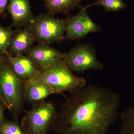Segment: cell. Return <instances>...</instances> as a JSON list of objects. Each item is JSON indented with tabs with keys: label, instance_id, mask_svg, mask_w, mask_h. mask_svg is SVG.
Segmentation results:
<instances>
[{
	"label": "cell",
	"instance_id": "obj_1",
	"mask_svg": "<svg viewBox=\"0 0 134 134\" xmlns=\"http://www.w3.org/2000/svg\"><path fill=\"white\" fill-rule=\"evenodd\" d=\"M53 125L55 134H108L119 117V93L93 84L70 92Z\"/></svg>",
	"mask_w": 134,
	"mask_h": 134
},
{
	"label": "cell",
	"instance_id": "obj_2",
	"mask_svg": "<svg viewBox=\"0 0 134 134\" xmlns=\"http://www.w3.org/2000/svg\"><path fill=\"white\" fill-rule=\"evenodd\" d=\"M31 79L42 82L52 89L54 94L71 92L86 86V80L72 73L63 59L49 66L39 68Z\"/></svg>",
	"mask_w": 134,
	"mask_h": 134
},
{
	"label": "cell",
	"instance_id": "obj_3",
	"mask_svg": "<svg viewBox=\"0 0 134 134\" xmlns=\"http://www.w3.org/2000/svg\"><path fill=\"white\" fill-rule=\"evenodd\" d=\"M3 60L0 72V86L7 109L12 113L14 120L18 121L25 101L24 80L15 74L6 58Z\"/></svg>",
	"mask_w": 134,
	"mask_h": 134
},
{
	"label": "cell",
	"instance_id": "obj_4",
	"mask_svg": "<svg viewBox=\"0 0 134 134\" xmlns=\"http://www.w3.org/2000/svg\"><path fill=\"white\" fill-rule=\"evenodd\" d=\"M32 105L22 120V129L26 134H48L58 114L55 105L45 100Z\"/></svg>",
	"mask_w": 134,
	"mask_h": 134
},
{
	"label": "cell",
	"instance_id": "obj_5",
	"mask_svg": "<svg viewBox=\"0 0 134 134\" xmlns=\"http://www.w3.org/2000/svg\"><path fill=\"white\" fill-rule=\"evenodd\" d=\"M66 19H59L49 13L34 17L29 25L37 41L49 44L59 43L65 38Z\"/></svg>",
	"mask_w": 134,
	"mask_h": 134
},
{
	"label": "cell",
	"instance_id": "obj_6",
	"mask_svg": "<svg viewBox=\"0 0 134 134\" xmlns=\"http://www.w3.org/2000/svg\"><path fill=\"white\" fill-rule=\"evenodd\" d=\"M72 71L82 73L90 70H99L104 65L97 58L96 50L88 43H84L65 53L63 59Z\"/></svg>",
	"mask_w": 134,
	"mask_h": 134
},
{
	"label": "cell",
	"instance_id": "obj_7",
	"mask_svg": "<svg viewBox=\"0 0 134 134\" xmlns=\"http://www.w3.org/2000/svg\"><path fill=\"white\" fill-rule=\"evenodd\" d=\"M87 6L81 8L76 15H68L66 19L65 38L70 40L81 39L89 33L100 31L101 27L92 21L88 15Z\"/></svg>",
	"mask_w": 134,
	"mask_h": 134
},
{
	"label": "cell",
	"instance_id": "obj_8",
	"mask_svg": "<svg viewBox=\"0 0 134 134\" xmlns=\"http://www.w3.org/2000/svg\"><path fill=\"white\" fill-rule=\"evenodd\" d=\"M26 53L38 69L51 66L63 59L65 55V53L44 44L32 46Z\"/></svg>",
	"mask_w": 134,
	"mask_h": 134
},
{
	"label": "cell",
	"instance_id": "obj_9",
	"mask_svg": "<svg viewBox=\"0 0 134 134\" xmlns=\"http://www.w3.org/2000/svg\"><path fill=\"white\" fill-rule=\"evenodd\" d=\"M7 10L12 24L18 29L29 25L34 18L29 0H9Z\"/></svg>",
	"mask_w": 134,
	"mask_h": 134
},
{
	"label": "cell",
	"instance_id": "obj_10",
	"mask_svg": "<svg viewBox=\"0 0 134 134\" xmlns=\"http://www.w3.org/2000/svg\"><path fill=\"white\" fill-rule=\"evenodd\" d=\"M36 41L31 28L30 25H27L16 32L8 48L14 56L22 55L26 53Z\"/></svg>",
	"mask_w": 134,
	"mask_h": 134
},
{
	"label": "cell",
	"instance_id": "obj_11",
	"mask_svg": "<svg viewBox=\"0 0 134 134\" xmlns=\"http://www.w3.org/2000/svg\"><path fill=\"white\" fill-rule=\"evenodd\" d=\"M6 55L12 70L19 78L29 80L36 74L38 68L28 56L24 54L14 56L8 53Z\"/></svg>",
	"mask_w": 134,
	"mask_h": 134
},
{
	"label": "cell",
	"instance_id": "obj_12",
	"mask_svg": "<svg viewBox=\"0 0 134 134\" xmlns=\"http://www.w3.org/2000/svg\"><path fill=\"white\" fill-rule=\"evenodd\" d=\"M25 101L33 104L45 100L54 94L53 91L46 84L33 79L24 80Z\"/></svg>",
	"mask_w": 134,
	"mask_h": 134
},
{
	"label": "cell",
	"instance_id": "obj_13",
	"mask_svg": "<svg viewBox=\"0 0 134 134\" xmlns=\"http://www.w3.org/2000/svg\"><path fill=\"white\" fill-rule=\"evenodd\" d=\"M82 0H44V4L47 13L68 15L72 10L81 7Z\"/></svg>",
	"mask_w": 134,
	"mask_h": 134
},
{
	"label": "cell",
	"instance_id": "obj_14",
	"mask_svg": "<svg viewBox=\"0 0 134 134\" xmlns=\"http://www.w3.org/2000/svg\"><path fill=\"white\" fill-rule=\"evenodd\" d=\"M120 118L121 125L118 134H134V107L125 110Z\"/></svg>",
	"mask_w": 134,
	"mask_h": 134
},
{
	"label": "cell",
	"instance_id": "obj_15",
	"mask_svg": "<svg viewBox=\"0 0 134 134\" xmlns=\"http://www.w3.org/2000/svg\"><path fill=\"white\" fill-rule=\"evenodd\" d=\"M95 5L103 7L106 12L119 11L127 7V5L122 0H97L91 5L86 6L88 8Z\"/></svg>",
	"mask_w": 134,
	"mask_h": 134
},
{
	"label": "cell",
	"instance_id": "obj_16",
	"mask_svg": "<svg viewBox=\"0 0 134 134\" xmlns=\"http://www.w3.org/2000/svg\"><path fill=\"white\" fill-rule=\"evenodd\" d=\"M16 31L0 25V56L6 55L12 37Z\"/></svg>",
	"mask_w": 134,
	"mask_h": 134
},
{
	"label": "cell",
	"instance_id": "obj_17",
	"mask_svg": "<svg viewBox=\"0 0 134 134\" xmlns=\"http://www.w3.org/2000/svg\"><path fill=\"white\" fill-rule=\"evenodd\" d=\"M0 134H26L16 121L5 120L0 125Z\"/></svg>",
	"mask_w": 134,
	"mask_h": 134
},
{
	"label": "cell",
	"instance_id": "obj_18",
	"mask_svg": "<svg viewBox=\"0 0 134 134\" xmlns=\"http://www.w3.org/2000/svg\"><path fill=\"white\" fill-rule=\"evenodd\" d=\"M9 0H0V16L6 14V10L7 9L8 4Z\"/></svg>",
	"mask_w": 134,
	"mask_h": 134
},
{
	"label": "cell",
	"instance_id": "obj_19",
	"mask_svg": "<svg viewBox=\"0 0 134 134\" xmlns=\"http://www.w3.org/2000/svg\"><path fill=\"white\" fill-rule=\"evenodd\" d=\"M7 108L2 102H0V125L6 120L4 115V110Z\"/></svg>",
	"mask_w": 134,
	"mask_h": 134
},
{
	"label": "cell",
	"instance_id": "obj_20",
	"mask_svg": "<svg viewBox=\"0 0 134 134\" xmlns=\"http://www.w3.org/2000/svg\"><path fill=\"white\" fill-rule=\"evenodd\" d=\"M0 102H2L5 105L6 108H7V104H6V103H5L1 86H0Z\"/></svg>",
	"mask_w": 134,
	"mask_h": 134
},
{
	"label": "cell",
	"instance_id": "obj_21",
	"mask_svg": "<svg viewBox=\"0 0 134 134\" xmlns=\"http://www.w3.org/2000/svg\"><path fill=\"white\" fill-rule=\"evenodd\" d=\"M3 56H0V72L2 68L3 64Z\"/></svg>",
	"mask_w": 134,
	"mask_h": 134
}]
</instances>
